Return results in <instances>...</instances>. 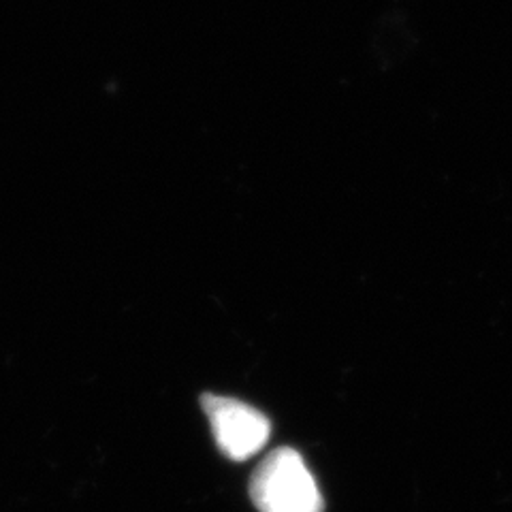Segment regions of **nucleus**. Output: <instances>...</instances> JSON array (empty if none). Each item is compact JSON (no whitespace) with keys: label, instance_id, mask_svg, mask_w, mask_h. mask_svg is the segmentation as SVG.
I'll use <instances>...</instances> for the list:
<instances>
[{"label":"nucleus","instance_id":"1","mask_svg":"<svg viewBox=\"0 0 512 512\" xmlns=\"http://www.w3.org/2000/svg\"><path fill=\"white\" fill-rule=\"evenodd\" d=\"M250 500L259 512H323L312 472L293 448L271 451L250 478Z\"/></svg>","mask_w":512,"mask_h":512},{"label":"nucleus","instance_id":"2","mask_svg":"<svg viewBox=\"0 0 512 512\" xmlns=\"http://www.w3.org/2000/svg\"><path fill=\"white\" fill-rule=\"evenodd\" d=\"M201 404L218 448L229 459L246 461L269 442L271 421L242 399L205 393Z\"/></svg>","mask_w":512,"mask_h":512}]
</instances>
